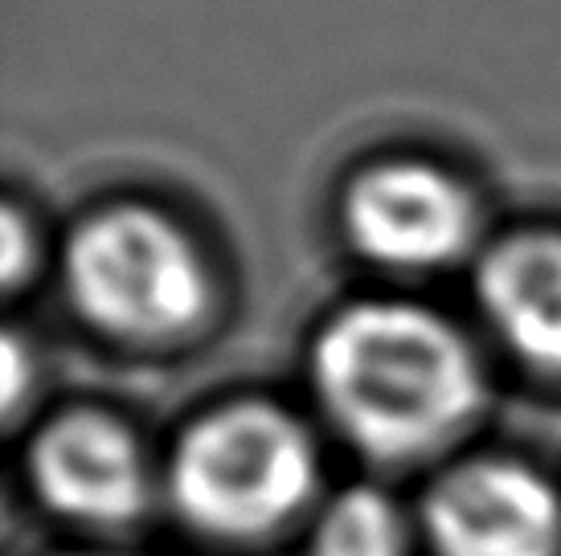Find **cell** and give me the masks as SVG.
Returning a JSON list of instances; mask_svg holds the SVG:
<instances>
[{
  "label": "cell",
  "instance_id": "cell-1",
  "mask_svg": "<svg viewBox=\"0 0 561 556\" xmlns=\"http://www.w3.org/2000/svg\"><path fill=\"white\" fill-rule=\"evenodd\" d=\"M328 414L377 459H410L451 438L483 397L459 332L414 303H357L316 344Z\"/></svg>",
  "mask_w": 561,
  "mask_h": 556
},
{
  "label": "cell",
  "instance_id": "cell-2",
  "mask_svg": "<svg viewBox=\"0 0 561 556\" xmlns=\"http://www.w3.org/2000/svg\"><path fill=\"white\" fill-rule=\"evenodd\" d=\"M312 487V438L271 405H234L202 417L172 454L176 503L218 536H259L283 524Z\"/></svg>",
  "mask_w": 561,
  "mask_h": 556
},
{
  "label": "cell",
  "instance_id": "cell-3",
  "mask_svg": "<svg viewBox=\"0 0 561 556\" xmlns=\"http://www.w3.org/2000/svg\"><path fill=\"white\" fill-rule=\"evenodd\" d=\"M70 299L115 336L157 340L205 311V266L169 217L119 205L82 221L66 250Z\"/></svg>",
  "mask_w": 561,
  "mask_h": 556
},
{
  "label": "cell",
  "instance_id": "cell-4",
  "mask_svg": "<svg viewBox=\"0 0 561 556\" xmlns=\"http://www.w3.org/2000/svg\"><path fill=\"white\" fill-rule=\"evenodd\" d=\"M426 528L438 556H558L561 499L529 466L476 459L438 479Z\"/></svg>",
  "mask_w": 561,
  "mask_h": 556
},
{
  "label": "cell",
  "instance_id": "cell-5",
  "mask_svg": "<svg viewBox=\"0 0 561 556\" xmlns=\"http://www.w3.org/2000/svg\"><path fill=\"white\" fill-rule=\"evenodd\" d=\"M353 246L381 266H438L476 233V209L463 185L435 164L393 160L360 172L344 197Z\"/></svg>",
  "mask_w": 561,
  "mask_h": 556
},
{
  "label": "cell",
  "instance_id": "cell-6",
  "mask_svg": "<svg viewBox=\"0 0 561 556\" xmlns=\"http://www.w3.org/2000/svg\"><path fill=\"white\" fill-rule=\"evenodd\" d=\"M33 483L49 508L82 524H127L148 499L136 438L99 414L62 417L37 438Z\"/></svg>",
  "mask_w": 561,
  "mask_h": 556
},
{
  "label": "cell",
  "instance_id": "cell-7",
  "mask_svg": "<svg viewBox=\"0 0 561 556\" xmlns=\"http://www.w3.org/2000/svg\"><path fill=\"white\" fill-rule=\"evenodd\" d=\"M480 303L516 352L561 369V233H520L492 250Z\"/></svg>",
  "mask_w": 561,
  "mask_h": 556
},
{
  "label": "cell",
  "instance_id": "cell-8",
  "mask_svg": "<svg viewBox=\"0 0 561 556\" xmlns=\"http://www.w3.org/2000/svg\"><path fill=\"white\" fill-rule=\"evenodd\" d=\"M312 556H405V524L374 487H348L320 516Z\"/></svg>",
  "mask_w": 561,
  "mask_h": 556
}]
</instances>
